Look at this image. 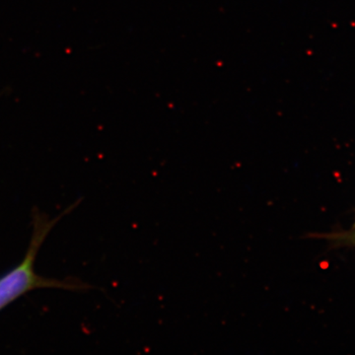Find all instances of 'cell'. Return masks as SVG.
I'll list each match as a JSON object with an SVG mask.
<instances>
[{
  "mask_svg": "<svg viewBox=\"0 0 355 355\" xmlns=\"http://www.w3.org/2000/svg\"><path fill=\"white\" fill-rule=\"evenodd\" d=\"M34 233L31 245L24 260L20 265L14 268L0 277V310L12 303L16 299L24 295L28 291L41 287H60V288H80V286L64 284L58 280L46 279L40 277L34 270L35 259L44 238L53 227L55 221H44L41 218L35 220Z\"/></svg>",
  "mask_w": 355,
  "mask_h": 355,
  "instance_id": "1",
  "label": "cell"
},
{
  "mask_svg": "<svg viewBox=\"0 0 355 355\" xmlns=\"http://www.w3.org/2000/svg\"><path fill=\"white\" fill-rule=\"evenodd\" d=\"M352 238H354V239L355 240V232H354V236H352Z\"/></svg>",
  "mask_w": 355,
  "mask_h": 355,
  "instance_id": "2",
  "label": "cell"
}]
</instances>
